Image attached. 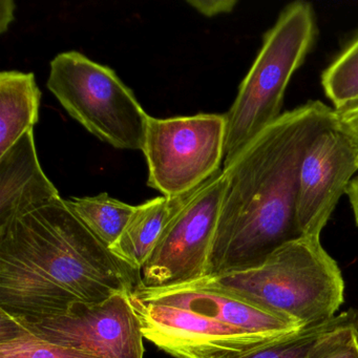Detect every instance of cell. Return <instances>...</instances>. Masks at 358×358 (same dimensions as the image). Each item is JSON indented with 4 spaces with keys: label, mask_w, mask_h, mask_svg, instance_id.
I'll use <instances>...</instances> for the list:
<instances>
[{
    "label": "cell",
    "mask_w": 358,
    "mask_h": 358,
    "mask_svg": "<svg viewBox=\"0 0 358 358\" xmlns=\"http://www.w3.org/2000/svg\"><path fill=\"white\" fill-rule=\"evenodd\" d=\"M41 93L33 73L0 74V156L38 121Z\"/></svg>",
    "instance_id": "5bb4252c"
},
{
    "label": "cell",
    "mask_w": 358,
    "mask_h": 358,
    "mask_svg": "<svg viewBox=\"0 0 358 358\" xmlns=\"http://www.w3.org/2000/svg\"><path fill=\"white\" fill-rule=\"evenodd\" d=\"M131 301L144 338L175 358H222L280 337L226 324L187 287L161 290L138 287Z\"/></svg>",
    "instance_id": "8992f818"
},
{
    "label": "cell",
    "mask_w": 358,
    "mask_h": 358,
    "mask_svg": "<svg viewBox=\"0 0 358 358\" xmlns=\"http://www.w3.org/2000/svg\"><path fill=\"white\" fill-rule=\"evenodd\" d=\"M43 341L102 358H143V332L131 294L102 303H75L62 315L20 324Z\"/></svg>",
    "instance_id": "9c48e42d"
},
{
    "label": "cell",
    "mask_w": 358,
    "mask_h": 358,
    "mask_svg": "<svg viewBox=\"0 0 358 358\" xmlns=\"http://www.w3.org/2000/svg\"><path fill=\"white\" fill-rule=\"evenodd\" d=\"M140 271L115 255L62 198L0 226V312L20 324L66 313L75 303L131 294Z\"/></svg>",
    "instance_id": "7a4b0ae2"
},
{
    "label": "cell",
    "mask_w": 358,
    "mask_h": 358,
    "mask_svg": "<svg viewBox=\"0 0 358 358\" xmlns=\"http://www.w3.org/2000/svg\"><path fill=\"white\" fill-rule=\"evenodd\" d=\"M59 198L41 169L31 129L0 156V226Z\"/></svg>",
    "instance_id": "8fae6325"
},
{
    "label": "cell",
    "mask_w": 358,
    "mask_h": 358,
    "mask_svg": "<svg viewBox=\"0 0 358 358\" xmlns=\"http://www.w3.org/2000/svg\"><path fill=\"white\" fill-rule=\"evenodd\" d=\"M357 173V150L338 127L324 131L312 142L299 173L297 221L303 236L320 238Z\"/></svg>",
    "instance_id": "30bf717a"
},
{
    "label": "cell",
    "mask_w": 358,
    "mask_h": 358,
    "mask_svg": "<svg viewBox=\"0 0 358 358\" xmlns=\"http://www.w3.org/2000/svg\"><path fill=\"white\" fill-rule=\"evenodd\" d=\"M184 287L234 295L303 328L332 320L345 299L343 274L320 236H299L278 247L255 267Z\"/></svg>",
    "instance_id": "3957f363"
},
{
    "label": "cell",
    "mask_w": 358,
    "mask_h": 358,
    "mask_svg": "<svg viewBox=\"0 0 358 358\" xmlns=\"http://www.w3.org/2000/svg\"><path fill=\"white\" fill-rule=\"evenodd\" d=\"M345 194L349 198L350 204L353 210L354 219H355L356 225L358 226V173L350 182Z\"/></svg>",
    "instance_id": "44dd1931"
},
{
    "label": "cell",
    "mask_w": 358,
    "mask_h": 358,
    "mask_svg": "<svg viewBox=\"0 0 358 358\" xmlns=\"http://www.w3.org/2000/svg\"><path fill=\"white\" fill-rule=\"evenodd\" d=\"M316 36L315 12L309 3L294 1L280 12L264 36L263 45L225 115L223 167L284 114L287 87L305 62Z\"/></svg>",
    "instance_id": "277c9868"
},
{
    "label": "cell",
    "mask_w": 358,
    "mask_h": 358,
    "mask_svg": "<svg viewBox=\"0 0 358 358\" xmlns=\"http://www.w3.org/2000/svg\"><path fill=\"white\" fill-rule=\"evenodd\" d=\"M225 188L221 169L173 215L140 269V288H180L204 278Z\"/></svg>",
    "instance_id": "ba28073f"
},
{
    "label": "cell",
    "mask_w": 358,
    "mask_h": 358,
    "mask_svg": "<svg viewBox=\"0 0 358 358\" xmlns=\"http://www.w3.org/2000/svg\"><path fill=\"white\" fill-rule=\"evenodd\" d=\"M10 5H11V1H8V8H3V6H1V9L7 12L6 17L1 18V20H0V27H1V32L3 33L5 32L7 26H9L10 22L13 20L14 5L12 6L11 8H9Z\"/></svg>",
    "instance_id": "7402d4cb"
},
{
    "label": "cell",
    "mask_w": 358,
    "mask_h": 358,
    "mask_svg": "<svg viewBox=\"0 0 358 358\" xmlns=\"http://www.w3.org/2000/svg\"><path fill=\"white\" fill-rule=\"evenodd\" d=\"M225 115L148 118L142 152L148 185L165 196L194 192L221 171L225 157Z\"/></svg>",
    "instance_id": "52a82bcc"
},
{
    "label": "cell",
    "mask_w": 358,
    "mask_h": 358,
    "mask_svg": "<svg viewBox=\"0 0 358 358\" xmlns=\"http://www.w3.org/2000/svg\"><path fill=\"white\" fill-rule=\"evenodd\" d=\"M322 85L335 110L358 103V36L322 73Z\"/></svg>",
    "instance_id": "e0dca14e"
},
{
    "label": "cell",
    "mask_w": 358,
    "mask_h": 358,
    "mask_svg": "<svg viewBox=\"0 0 358 358\" xmlns=\"http://www.w3.org/2000/svg\"><path fill=\"white\" fill-rule=\"evenodd\" d=\"M66 203L85 227L108 248L120 238L136 207L116 200L106 192L96 196H72Z\"/></svg>",
    "instance_id": "9a60e30c"
},
{
    "label": "cell",
    "mask_w": 358,
    "mask_h": 358,
    "mask_svg": "<svg viewBox=\"0 0 358 358\" xmlns=\"http://www.w3.org/2000/svg\"><path fill=\"white\" fill-rule=\"evenodd\" d=\"M190 6L194 8L199 13L213 17L221 14L230 13L234 9L238 1L234 0H202V1H188Z\"/></svg>",
    "instance_id": "d6986e66"
},
{
    "label": "cell",
    "mask_w": 358,
    "mask_h": 358,
    "mask_svg": "<svg viewBox=\"0 0 358 358\" xmlns=\"http://www.w3.org/2000/svg\"><path fill=\"white\" fill-rule=\"evenodd\" d=\"M358 312L350 309L328 322L272 339L222 358H320L353 338Z\"/></svg>",
    "instance_id": "7c38bea8"
},
{
    "label": "cell",
    "mask_w": 358,
    "mask_h": 358,
    "mask_svg": "<svg viewBox=\"0 0 358 358\" xmlns=\"http://www.w3.org/2000/svg\"><path fill=\"white\" fill-rule=\"evenodd\" d=\"M196 189L182 196H159L136 206L122 234L110 250L140 271L169 222Z\"/></svg>",
    "instance_id": "4fadbf2b"
},
{
    "label": "cell",
    "mask_w": 358,
    "mask_h": 358,
    "mask_svg": "<svg viewBox=\"0 0 358 358\" xmlns=\"http://www.w3.org/2000/svg\"><path fill=\"white\" fill-rule=\"evenodd\" d=\"M0 358H102L96 354L48 343L0 312Z\"/></svg>",
    "instance_id": "2e32d148"
},
{
    "label": "cell",
    "mask_w": 358,
    "mask_h": 358,
    "mask_svg": "<svg viewBox=\"0 0 358 358\" xmlns=\"http://www.w3.org/2000/svg\"><path fill=\"white\" fill-rule=\"evenodd\" d=\"M353 338L354 343H355L356 345V348H357L358 350V322L357 324H356L355 329H354Z\"/></svg>",
    "instance_id": "603a6c76"
},
{
    "label": "cell",
    "mask_w": 358,
    "mask_h": 358,
    "mask_svg": "<svg viewBox=\"0 0 358 358\" xmlns=\"http://www.w3.org/2000/svg\"><path fill=\"white\" fill-rule=\"evenodd\" d=\"M337 127L320 100L285 112L228 166L226 188L204 278L261 264L303 236L297 221L299 173L312 142Z\"/></svg>",
    "instance_id": "6da1fadb"
},
{
    "label": "cell",
    "mask_w": 358,
    "mask_h": 358,
    "mask_svg": "<svg viewBox=\"0 0 358 358\" xmlns=\"http://www.w3.org/2000/svg\"><path fill=\"white\" fill-rule=\"evenodd\" d=\"M337 127L353 142L358 152V103L345 110H335Z\"/></svg>",
    "instance_id": "ac0fdd59"
},
{
    "label": "cell",
    "mask_w": 358,
    "mask_h": 358,
    "mask_svg": "<svg viewBox=\"0 0 358 358\" xmlns=\"http://www.w3.org/2000/svg\"><path fill=\"white\" fill-rule=\"evenodd\" d=\"M48 89L98 139L119 150H143L150 116L112 69L64 52L52 60Z\"/></svg>",
    "instance_id": "5b68a950"
},
{
    "label": "cell",
    "mask_w": 358,
    "mask_h": 358,
    "mask_svg": "<svg viewBox=\"0 0 358 358\" xmlns=\"http://www.w3.org/2000/svg\"><path fill=\"white\" fill-rule=\"evenodd\" d=\"M320 358H358V350L354 338Z\"/></svg>",
    "instance_id": "ffe728a7"
}]
</instances>
